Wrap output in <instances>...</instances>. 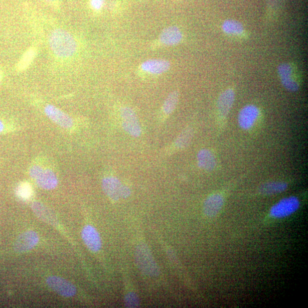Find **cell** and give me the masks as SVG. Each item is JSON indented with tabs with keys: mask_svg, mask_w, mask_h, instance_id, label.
<instances>
[{
	"mask_svg": "<svg viewBox=\"0 0 308 308\" xmlns=\"http://www.w3.org/2000/svg\"><path fill=\"white\" fill-rule=\"evenodd\" d=\"M50 48L56 56L68 58L76 53L77 43L73 35L63 29H56L49 37Z\"/></svg>",
	"mask_w": 308,
	"mask_h": 308,
	"instance_id": "cell-1",
	"label": "cell"
},
{
	"mask_svg": "<svg viewBox=\"0 0 308 308\" xmlns=\"http://www.w3.org/2000/svg\"><path fill=\"white\" fill-rule=\"evenodd\" d=\"M136 259L138 268L145 274L153 277L158 275L159 268L146 245L141 244L137 247Z\"/></svg>",
	"mask_w": 308,
	"mask_h": 308,
	"instance_id": "cell-2",
	"label": "cell"
},
{
	"mask_svg": "<svg viewBox=\"0 0 308 308\" xmlns=\"http://www.w3.org/2000/svg\"><path fill=\"white\" fill-rule=\"evenodd\" d=\"M30 175L36 181L39 187L50 190L57 187L58 179L54 173L49 169H43L39 165H34L30 169Z\"/></svg>",
	"mask_w": 308,
	"mask_h": 308,
	"instance_id": "cell-3",
	"label": "cell"
},
{
	"mask_svg": "<svg viewBox=\"0 0 308 308\" xmlns=\"http://www.w3.org/2000/svg\"><path fill=\"white\" fill-rule=\"evenodd\" d=\"M299 207L300 201L297 197H286L273 205L270 210V215L276 219L286 218L297 211Z\"/></svg>",
	"mask_w": 308,
	"mask_h": 308,
	"instance_id": "cell-4",
	"label": "cell"
},
{
	"mask_svg": "<svg viewBox=\"0 0 308 308\" xmlns=\"http://www.w3.org/2000/svg\"><path fill=\"white\" fill-rule=\"evenodd\" d=\"M121 115L123 120L124 129L130 136L138 137L141 135L142 129L137 114L129 107L122 108Z\"/></svg>",
	"mask_w": 308,
	"mask_h": 308,
	"instance_id": "cell-5",
	"label": "cell"
},
{
	"mask_svg": "<svg viewBox=\"0 0 308 308\" xmlns=\"http://www.w3.org/2000/svg\"><path fill=\"white\" fill-rule=\"evenodd\" d=\"M47 285L63 297H73L76 295L77 290L72 283L68 280L58 277V276H50L46 280Z\"/></svg>",
	"mask_w": 308,
	"mask_h": 308,
	"instance_id": "cell-6",
	"label": "cell"
},
{
	"mask_svg": "<svg viewBox=\"0 0 308 308\" xmlns=\"http://www.w3.org/2000/svg\"><path fill=\"white\" fill-rule=\"evenodd\" d=\"M295 70L294 67L288 63H284L278 67V73L283 85L291 92L298 90L300 86L294 77Z\"/></svg>",
	"mask_w": 308,
	"mask_h": 308,
	"instance_id": "cell-7",
	"label": "cell"
},
{
	"mask_svg": "<svg viewBox=\"0 0 308 308\" xmlns=\"http://www.w3.org/2000/svg\"><path fill=\"white\" fill-rule=\"evenodd\" d=\"M171 64L163 59H150L142 62L140 69L142 72L151 75L162 74L170 69Z\"/></svg>",
	"mask_w": 308,
	"mask_h": 308,
	"instance_id": "cell-8",
	"label": "cell"
},
{
	"mask_svg": "<svg viewBox=\"0 0 308 308\" xmlns=\"http://www.w3.org/2000/svg\"><path fill=\"white\" fill-rule=\"evenodd\" d=\"M259 114V110L256 106H245L239 114L238 122L240 127L244 130L251 129L258 120Z\"/></svg>",
	"mask_w": 308,
	"mask_h": 308,
	"instance_id": "cell-9",
	"label": "cell"
},
{
	"mask_svg": "<svg viewBox=\"0 0 308 308\" xmlns=\"http://www.w3.org/2000/svg\"><path fill=\"white\" fill-rule=\"evenodd\" d=\"M183 38V33L178 27L169 26L161 31L159 41L163 46H173L179 44Z\"/></svg>",
	"mask_w": 308,
	"mask_h": 308,
	"instance_id": "cell-10",
	"label": "cell"
},
{
	"mask_svg": "<svg viewBox=\"0 0 308 308\" xmlns=\"http://www.w3.org/2000/svg\"><path fill=\"white\" fill-rule=\"evenodd\" d=\"M39 241L38 235L33 231H28L19 236L14 243L15 251L22 253L29 251L37 244Z\"/></svg>",
	"mask_w": 308,
	"mask_h": 308,
	"instance_id": "cell-11",
	"label": "cell"
},
{
	"mask_svg": "<svg viewBox=\"0 0 308 308\" xmlns=\"http://www.w3.org/2000/svg\"><path fill=\"white\" fill-rule=\"evenodd\" d=\"M45 113L51 121L63 128L70 129L73 125L72 118L53 105H47Z\"/></svg>",
	"mask_w": 308,
	"mask_h": 308,
	"instance_id": "cell-12",
	"label": "cell"
},
{
	"mask_svg": "<svg viewBox=\"0 0 308 308\" xmlns=\"http://www.w3.org/2000/svg\"><path fill=\"white\" fill-rule=\"evenodd\" d=\"M223 204V197L219 193H215L208 197L204 203L203 210L205 215L209 218L215 217L222 210Z\"/></svg>",
	"mask_w": 308,
	"mask_h": 308,
	"instance_id": "cell-13",
	"label": "cell"
},
{
	"mask_svg": "<svg viewBox=\"0 0 308 308\" xmlns=\"http://www.w3.org/2000/svg\"><path fill=\"white\" fill-rule=\"evenodd\" d=\"M82 237L86 246L93 252H97L101 248V240L98 232L93 227L86 226L82 232Z\"/></svg>",
	"mask_w": 308,
	"mask_h": 308,
	"instance_id": "cell-14",
	"label": "cell"
},
{
	"mask_svg": "<svg viewBox=\"0 0 308 308\" xmlns=\"http://www.w3.org/2000/svg\"><path fill=\"white\" fill-rule=\"evenodd\" d=\"M122 184L115 177H105L102 181L103 189L106 195L113 200H119Z\"/></svg>",
	"mask_w": 308,
	"mask_h": 308,
	"instance_id": "cell-15",
	"label": "cell"
},
{
	"mask_svg": "<svg viewBox=\"0 0 308 308\" xmlns=\"http://www.w3.org/2000/svg\"><path fill=\"white\" fill-rule=\"evenodd\" d=\"M235 97V92L232 89L225 90L220 95L217 108L221 116L226 117L230 113L234 103Z\"/></svg>",
	"mask_w": 308,
	"mask_h": 308,
	"instance_id": "cell-16",
	"label": "cell"
},
{
	"mask_svg": "<svg viewBox=\"0 0 308 308\" xmlns=\"http://www.w3.org/2000/svg\"><path fill=\"white\" fill-rule=\"evenodd\" d=\"M31 209H32L35 215L43 222L52 225L53 226H57L58 221L56 216L45 205L35 201L31 204Z\"/></svg>",
	"mask_w": 308,
	"mask_h": 308,
	"instance_id": "cell-17",
	"label": "cell"
},
{
	"mask_svg": "<svg viewBox=\"0 0 308 308\" xmlns=\"http://www.w3.org/2000/svg\"><path fill=\"white\" fill-rule=\"evenodd\" d=\"M199 166L207 171L214 169L216 165L215 157L210 150L203 149L200 150L197 156Z\"/></svg>",
	"mask_w": 308,
	"mask_h": 308,
	"instance_id": "cell-18",
	"label": "cell"
},
{
	"mask_svg": "<svg viewBox=\"0 0 308 308\" xmlns=\"http://www.w3.org/2000/svg\"><path fill=\"white\" fill-rule=\"evenodd\" d=\"M287 184L280 181H273L264 184L260 188V192L263 195H271L281 193L285 191Z\"/></svg>",
	"mask_w": 308,
	"mask_h": 308,
	"instance_id": "cell-19",
	"label": "cell"
},
{
	"mask_svg": "<svg viewBox=\"0 0 308 308\" xmlns=\"http://www.w3.org/2000/svg\"><path fill=\"white\" fill-rule=\"evenodd\" d=\"M222 29L225 33L230 35H242L244 32L242 23L234 19H227L223 23Z\"/></svg>",
	"mask_w": 308,
	"mask_h": 308,
	"instance_id": "cell-20",
	"label": "cell"
},
{
	"mask_svg": "<svg viewBox=\"0 0 308 308\" xmlns=\"http://www.w3.org/2000/svg\"><path fill=\"white\" fill-rule=\"evenodd\" d=\"M179 94L177 91H173L165 99L163 105V112L166 115H169L176 108L178 104Z\"/></svg>",
	"mask_w": 308,
	"mask_h": 308,
	"instance_id": "cell-21",
	"label": "cell"
},
{
	"mask_svg": "<svg viewBox=\"0 0 308 308\" xmlns=\"http://www.w3.org/2000/svg\"><path fill=\"white\" fill-rule=\"evenodd\" d=\"M193 137V130L191 128L185 129L181 133L175 141L177 148L183 149L187 148L190 144Z\"/></svg>",
	"mask_w": 308,
	"mask_h": 308,
	"instance_id": "cell-22",
	"label": "cell"
},
{
	"mask_svg": "<svg viewBox=\"0 0 308 308\" xmlns=\"http://www.w3.org/2000/svg\"><path fill=\"white\" fill-rule=\"evenodd\" d=\"M35 54H36V51L34 49L27 50L22 56L21 61H19L18 69L19 70L26 69L33 61Z\"/></svg>",
	"mask_w": 308,
	"mask_h": 308,
	"instance_id": "cell-23",
	"label": "cell"
},
{
	"mask_svg": "<svg viewBox=\"0 0 308 308\" xmlns=\"http://www.w3.org/2000/svg\"><path fill=\"white\" fill-rule=\"evenodd\" d=\"M32 188L28 183H22L16 189L17 195L22 200H27L32 195Z\"/></svg>",
	"mask_w": 308,
	"mask_h": 308,
	"instance_id": "cell-24",
	"label": "cell"
},
{
	"mask_svg": "<svg viewBox=\"0 0 308 308\" xmlns=\"http://www.w3.org/2000/svg\"><path fill=\"white\" fill-rule=\"evenodd\" d=\"M126 307L129 308H136L140 305V300L138 296L134 293H130L126 296L125 299Z\"/></svg>",
	"mask_w": 308,
	"mask_h": 308,
	"instance_id": "cell-25",
	"label": "cell"
},
{
	"mask_svg": "<svg viewBox=\"0 0 308 308\" xmlns=\"http://www.w3.org/2000/svg\"><path fill=\"white\" fill-rule=\"evenodd\" d=\"M104 0H90V5L94 11H100L104 6Z\"/></svg>",
	"mask_w": 308,
	"mask_h": 308,
	"instance_id": "cell-26",
	"label": "cell"
},
{
	"mask_svg": "<svg viewBox=\"0 0 308 308\" xmlns=\"http://www.w3.org/2000/svg\"><path fill=\"white\" fill-rule=\"evenodd\" d=\"M268 4L272 9H278L283 0H267Z\"/></svg>",
	"mask_w": 308,
	"mask_h": 308,
	"instance_id": "cell-27",
	"label": "cell"
},
{
	"mask_svg": "<svg viewBox=\"0 0 308 308\" xmlns=\"http://www.w3.org/2000/svg\"><path fill=\"white\" fill-rule=\"evenodd\" d=\"M130 194H131V191H130V188L126 185H122L121 192L122 198H127Z\"/></svg>",
	"mask_w": 308,
	"mask_h": 308,
	"instance_id": "cell-28",
	"label": "cell"
},
{
	"mask_svg": "<svg viewBox=\"0 0 308 308\" xmlns=\"http://www.w3.org/2000/svg\"><path fill=\"white\" fill-rule=\"evenodd\" d=\"M3 129V125L1 120H0V133H1Z\"/></svg>",
	"mask_w": 308,
	"mask_h": 308,
	"instance_id": "cell-29",
	"label": "cell"
},
{
	"mask_svg": "<svg viewBox=\"0 0 308 308\" xmlns=\"http://www.w3.org/2000/svg\"><path fill=\"white\" fill-rule=\"evenodd\" d=\"M46 2H54L57 1V0H44Z\"/></svg>",
	"mask_w": 308,
	"mask_h": 308,
	"instance_id": "cell-30",
	"label": "cell"
}]
</instances>
